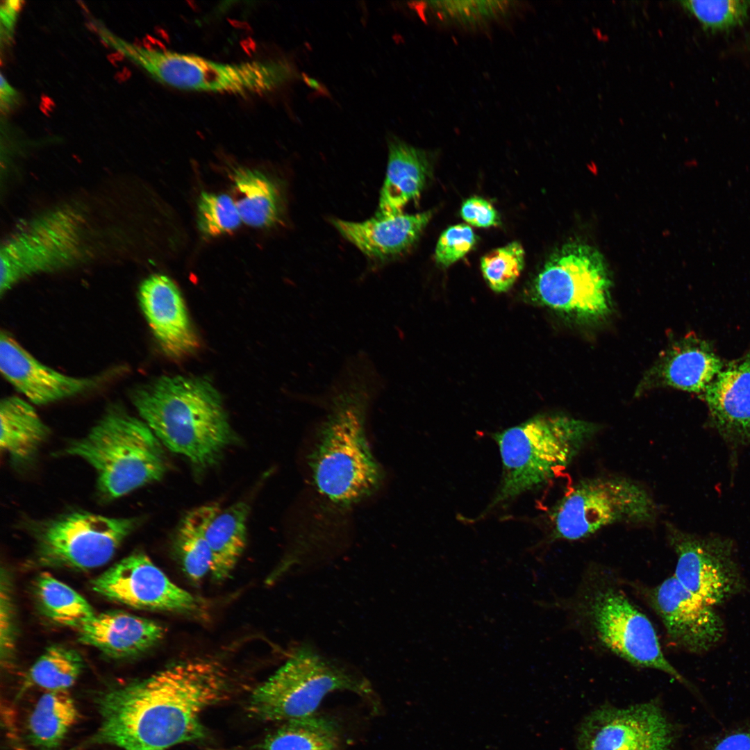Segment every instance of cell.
<instances>
[{
  "label": "cell",
  "instance_id": "obj_9",
  "mask_svg": "<svg viewBox=\"0 0 750 750\" xmlns=\"http://www.w3.org/2000/svg\"><path fill=\"white\" fill-rule=\"evenodd\" d=\"M651 494L633 480L617 476L583 479L551 514L552 539L578 540L617 524H647L657 517Z\"/></svg>",
  "mask_w": 750,
  "mask_h": 750
},
{
  "label": "cell",
  "instance_id": "obj_6",
  "mask_svg": "<svg viewBox=\"0 0 750 750\" xmlns=\"http://www.w3.org/2000/svg\"><path fill=\"white\" fill-rule=\"evenodd\" d=\"M97 32L108 46L137 65L157 81L183 90L263 94L295 77L284 59L217 62L194 54L147 49L116 35L103 26Z\"/></svg>",
  "mask_w": 750,
  "mask_h": 750
},
{
  "label": "cell",
  "instance_id": "obj_4",
  "mask_svg": "<svg viewBox=\"0 0 750 750\" xmlns=\"http://www.w3.org/2000/svg\"><path fill=\"white\" fill-rule=\"evenodd\" d=\"M63 451L93 468L97 493L105 501L160 480L167 467L163 445L151 429L119 406L110 407Z\"/></svg>",
  "mask_w": 750,
  "mask_h": 750
},
{
  "label": "cell",
  "instance_id": "obj_22",
  "mask_svg": "<svg viewBox=\"0 0 750 750\" xmlns=\"http://www.w3.org/2000/svg\"><path fill=\"white\" fill-rule=\"evenodd\" d=\"M165 633L159 623L122 610L96 615L78 628V639L115 658L140 655L160 642Z\"/></svg>",
  "mask_w": 750,
  "mask_h": 750
},
{
  "label": "cell",
  "instance_id": "obj_29",
  "mask_svg": "<svg viewBox=\"0 0 750 750\" xmlns=\"http://www.w3.org/2000/svg\"><path fill=\"white\" fill-rule=\"evenodd\" d=\"M35 594L44 614L59 625L79 628L96 615L83 596L49 573L37 577Z\"/></svg>",
  "mask_w": 750,
  "mask_h": 750
},
{
  "label": "cell",
  "instance_id": "obj_1",
  "mask_svg": "<svg viewBox=\"0 0 750 750\" xmlns=\"http://www.w3.org/2000/svg\"><path fill=\"white\" fill-rule=\"evenodd\" d=\"M228 689V675L217 661L174 663L103 694L94 739L122 750H167L199 740L206 733L203 712L223 700Z\"/></svg>",
  "mask_w": 750,
  "mask_h": 750
},
{
  "label": "cell",
  "instance_id": "obj_15",
  "mask_svg": "<svg viewBox=\"0 0 750 750\" xmlns=\"http://www.w3.org/2000/svg\"><path fill=\"white\" fill-rule=\"evenodd\" d=\"M93 591L129 607L150 610L188 612L197 599L174 583L147 555L135 551L91 581Z\"/></svg>",
  "mask_w": 750,
  "mask_h": 750
},
{
  "label": "cell",
  "instance_id": "obj_18",
  "mask_svg": "<svg viewBox=\"0 0 750 750\" xmlns=\"http://www.w3.org/2000/svg\"><path fill=\"white\" fill-rule=\"evenodd\" d=\"M724 365L708 341L689 333L661 353L638 390L665 386L701 396Z\"/></svg>",
  "mask_w": 750,
  "mask_h": 750
},
{
  "label": "cell",
  "instance_id": "obj_24",
  "mask_svg": "<svg viewBox=\"0 0 750 750\" xmlns=\"http://www.w3.org/2000/svg\"><path fill=\"white\" fill-rule=\"evenodd\" d=\"M0 422L1 450L17 465L33 461L49 435L35 408L18 397L1 400Z\"/></svg>",
  "mask_w": 750,
  "mask_h": 750
},
{
  "label": "cell",
  "instance_id": "obj_10",
  "mask_svg": "<svg viewBox=\"0 0 750 750\" xmlns=\"http://www.w3.org/2000/svg\"><path fill=\"white\" fill-rule=\"evenodd\" d=\"M611 280L603 256L592 246L571 243L544 264L533 281V300L575 320L591 322L611 311Z\"/></svg>",
  "mask_w": 750,
  "mask_h": 750
},
{
  "label": "cell",
  "instance_id": "obj_2",
  "mask_svg": "<svg viewBox=\"0 0 750 750\" xmlns=\"http://www.w3.org/2000/svg\"><path fill=\"white\" fill-rule=\"evenodd\" d=\"M385 381L365 351L349 356L331 382L312 400L325 410L310 466L317 492L332 503L349 507L373 494L383 471L367 438L369 411Z\"/></svg>",
  "mask_w": 750,
  "mask_h": 750
},
{
  "label": "cell",
  "instance_id": "obj_3",
  "mask_svg": "<svg viewBox=\"0 0 750 750\" xmlns=\"http://www.w3.org/2000/svg\"><path fill=\"white\" fill-rule=\"evenodd\" d=\"M132 401L162 444L198 468L215 464L235 440L219 394L204 378L162 376L135 389Z\"/></svg>",
  "mask_w": 750,
  "mask_h": 750
},
{
  "label": "cell",
  "instance_id": "obj_11",
  "mask_svg": "<svg viewBox=\"0 0 750 750\" xmlns=\"http://www.w3.org/2000/svg\"><path fill=\"white\" fill-rule=\"evenodd\" d=\"M138 517L72 511L30 526L40 563L88 570L104 565L138 527Z\"/></svg>",
  "mask_w": 750,
  "mask_h": 750
},
{
  "label": "cell",
  "instance_id": "obj_27",
  "mask_svg": "<svg viewBox=\"0 0 750 750\" xmlns=\"http://www.w3.org/2000/svg\"><path fill=\"white\" fill-rule=\"evenodd\" d=\"M220 509L217 503L194 508L183 516L176 529L174 550L183 572L194 583L210 572L212 556L206 531Z\"/></svg>",
  "mask_w": 750,
  "mask_h": 750
},
{
  "label": "cell",
  "instance_id": "obj_38",
  "mask_svg": "<svg viewBox=\"0 0 750 750\" xmlns=\"http://www.w3.org/2000/svg\"><path fill=\"white\" fill-rule=\"evenodd\" d=\"M460 215L469 224L480 228L496 226L499 224V216L487 200L479 197H472L462 204Z\"/></svg>",
  "mask_w": 750,
  "mask_h": 750
},
{
  "label": "cell",
  "instance_id": "obj_31",
  "mask_svg": "<svg viewBox=\"0 0 750 750\" xmlns=\"http://www.w3.org/2000/svg\"><path fill=\"white\" fill-rule=\"evenodd\" d=\"M83 667V660L75 650L60 645L49 647L30 669L29 675L37 685L47 690H67Z\"/></svg>",
  "mask_w": 750,
  "mask_h": 750
},
{
  "label": "cell",
  "instance_id": "obj_21",
  "mask_svg": "<svg viewBox=\"0 0 750 750\" xmlns=\"http://www.w3.org/2000/svg\"><path fill=\"white\" fill-rule=\"evenodd\" d=\"M428 210L416 214L374 217L362 222L334 219L338 232L377 262L394 260L410 250L432 217Z\"/></svg>",
  "mask_w": 750,
  "mask_h": 750
},
{
  "label": "cell",
  "instance_id": "obj_17",
  "mask_svg": "<svg viewBox=\"0 0 750 750\" xmlns=\"http://www.w3.org/2000/svg\"><path fill=\"white\" fill-rule=\"evenodd\" d=\"M139 301L153 335L168 356L180 358L199 347L182 294L169 276L155 274L144 279Z\"/></svg>",
  "mask_w": 750,
  "mask_h": 750
},
{
  "label": "cell",
  "instance_id": "obj_42",
  "mask_svg": "<svg viewBox=\"0 0 750 750\" xmlns=\"http://www.w3.org/2000/svg\"><path fill=\"white\" fill-rule=\"evenodd\" d=\"M302 78L307 85L313 89L314 90L321 94H327V90L324 85L318 81L308 76L307 74H303Z\"/></svg>",
  "mask_w": 750,
  "mask_h": 750
},
{
  "label": "cell",
  "instance_id": "obj_30",
  "mask_svg": "<svg viewBox=\"0 0 750 750\" xmlns=\"http://www.w3.org/2000/svg\"><path fill=\"white\" fill-rule=\"evenodd\" d=\"M335 724L315 715L285 722L265 739L263 750H340Z\"/></svg>",
  "mask_w": 750,
  "mask_h": 750
},
{
  "label": "cell",
  "instance_id": "obj_13",
  "mask_svg": "<svg viewBox=\"0 0 750 750\" xmlns=\"http://www.w3.org/2000/svg\"><path fill=\"white\" fill-rule=\"evenodd\" d=\"M667 539L676 556L674 576L708 604H722L746 589L731 539L699 536L673 525L667 526Z\"/></svg>",
  "mask_w": 750,
  "mask_h": 750
},
{
  "label": "cell",
  "instance_id": "obj_7",
  "mask_svg": "<svg viewBox=\"0 0 750 750\" xmlns=\"http://www.w3.org/2000/svg\"><path fill=\"white\" fill-rule=\"evenodd\" d=\"M578 600L577 612L601 646L633 665L661 671L694 690L665 658L651 622L617 583L593 577Z\"/></svg>",
  "mask_w": 750,
  "mask_h": 750
},
{
  "label": "cell",
  "instance_id": "obj_19",
  "mask_svg": "<svg viewBox=\"0 0 750 750\" xmlns=\"http://www.w3.org/2000/svg\"><path fill=\"white\" fill-rule=\"evenodd\" d=\"M700 397L724 440L735 446L750 444V349L725 364Z\"/></svg>",
  "mask_w": 750,
  "mask_h": 750
},
{
  "label": "cell",
  "instance_id": "obj_32",
  "mask_svg": "<svg viewBox=\"0 0 750 750\" xmlns=\"http://www.w3.org/2000/svg\"><path fill=\"white\" fill-rule=\"evenodd\" d=\"M681 6L710 32L728 31L744 24L750 11V0L681 1Z\"/></svg>",
  "mask_w": 750,
  "mask_h": 750
},
{
  "label": "cell",
  "instance_id": "obj_26",
  "mask_svg": "<svg viewBox=\"0 0 750 750\" xmlns=\"http://www.w3.org/2000/svg\"><path fill=\"white\" fill-rule=\"evenodd\" d=\"M234 200L242 221L253 227L276 224L282 214V199L275 183L262 173L244 167L234 170Z\"/></svg>",
  "mask_w": 750,
  "mask_h": 750
},
{
  "label": "cell",
  "instance_id": "obj_14",
  "mask_svg": "<svg viewBox=\"0 0 750 750\" xmlns=\"http://www.w3.org/2000/svg\"><path fill=\"white\" fill-rule=\"evenodd\" d=\"M675 730L655 701L603 706L585 717L578 750H674Z\"/></svg>",
  "mask_w": 750,
  "mask_h": 750
},
{
  "label": "cell",
  "instance_id": "obj_16",
  "mask_svg": "<svg viewBox=\"0 0 750 750\" xmlns=\"http://www.w3.org/2000/svg\"><path fill=\"white\" fill-rule=\"evenodd\" d=\"M643 591L674 644L701 654L722 640L724 624L713 606L688 590L674 576Z\"/></svg>",
  "mask_w": 750,
  "mask_h": 750
},
{
  "label": "cell",
  "instance_id": "obj_23",
  "mask_svg": "<svg viewBox=\"0 0 750 750\" xmlns=\"http://www.w3.org/2000/svg\"><path fill=\"white\" fill-rule=\"evenodd\" d=\"M388 160L385 178L380 192L376 217L403 213L406 205L419 199L430 173L426 152L390 134L387 139Z\"/></svg>",
  "mask_w": 750,
  "mask_h": 750
},
{
  "label": "cell",
  "instance_id": "obj_33",
  "mask_svg": "<svg viewBox=\"0 0 750 750\" xmlns=\"http://www.w3.org/2000/svg\"><path fill=\"white\" fill-rule=\"evenodd\" d=\"M524 257V250L518 242H512L483 256L481 269L489 287L497 292L508 290L522 273Z\"/></svg>",
  "mask_w": 750,
  "mask_h": 750
},
{
  "label": "cell",
  "instance_id": "obj_36",
  "mask_svg": "<svg viewBox=\"0 0 750 750\" xmlns=\"http://www.w3.org/2000/svg\"><path fill=\"white\" fill-rule=\"evenodd\" d=\"M503 1H433L431 6L448 18L461 22H476L490 18L503 11Z\"/></svg>",
  "mask_w": 750,
  "mask_h": 750
},
{
  "label": "cell",
  "instance_id": "obj_12",
  "mask_svg": "<svg viewBox=\"0 0 750 750\" xmlns=\"http://www.w3.org/2000/svg\"><path fill=\"white\" fill-rule=\"evenodd\" d=\"M83 220L69 208L33 218L1 245L0 293L29 276L76 262L83 252Z\"/></svg>",
  "mask_w": 750,
  "mask_h": 750
},
{
  "label": "cell",
  "instance_id": "obj_39",
  "mask_svg": "<svg viewBox=\"0 0 750 750\" xmlns=\"http://www.w3.org/2000/svg\"><path fill=\"white\" fill-rule=\"evenodd\" d=\"M710 750H750V727L723 735L713 743Z\"/></svg>",
  "mask_w": 750,
  "mask_h": 750
},
{
  "label": "cell",
  "instance_id": "obj_34",
  "mask_svg": "<svg viewBox=\"0 0 750 750\" xmlns=\"http://www.w3.org/2000/svg\"><path fill=\"white\" fill-rule=\"evenodd\" d=\"M242 222L235 202L230 196L201 193L197 202V224L202 233L217 236L235 230Z\"/></svg>",
  "mask_w": 750,
  "mask_h": 750
},
{
  "label": "cell",
  "instance_id": "obj_40",
  "mask_svg": "<svg viewBox=\"0 0 750 750\" xmlns=\"http://www.w3.org/2000/svg\"><path fill=\"white\" fill-rule=\"evenodd\" d=\"M21 1H5L1 6V20L2 28H4L7 37L10 33L15 24L17 14L22 7Z\"/></svg>",
  "mask_w": 750,
  "mask_h": 750
},
{
  "label": "cell",
  "instance_id": "obj_25",
  "mask_svg": "<svg viewBox=\"0 0 750 750\" xmlns=\"http://www.w3.org/2000/svg\"><path fill=\"white\" fill-rule=\"evenodd\" d=\"M249 514V504L238 501L220 509L206 528V537L212 556L210 573L216 581L230 576L244 551Z\"/></svg>",
  "mask_w": 750,
  "mask_h": 750
},
{
  "label": "cell",
  "instance_id": "obj_41",
  "mask_svg": "<svg viewBox=\"0 0 750 750\" xmlns=\"http://www.w3.org/2000/svg\"><path fill=\"white\" fill-rule=\"evenodd\" d=\"M18 96L17 90L1 74L0 101L1 110L8 111L11 109L17 103Z\"/></svg>",
  "mask_w": 750,
  "mask_h": 750
},
{
  "label": "cell",
  "instance_id": "obj_35",
  "mask_svg": "<svg viewBox=\"0 0 750 750\" xmlns=\"http://www.w3.org/2000/svg\"><path fill=\"white\" fill-rule=\"evenodd\" d=\"M476 240L472 228L460 224L447 228L440 236L435 251L436 262L449 267L465 256Z\"/></svg>",
  "mask_w": 750,
  "mask_h": 750
},
{
  "label": "cell",
  "instance_id": "obj_28",
  "mask_svg": "<svg viewBox=\"0 0 750 750\" xmlns=\"http://www.w3.org/2000/svg\"><path fill=\"white\" fill-rule=\"evenodd\" d=\"M78 717L77 706L67 690L48 691L39 699L30 716V737L40 747L54 749Z\"/></svg>",
  "mask_w": 750,
  "mask_h": 750
},
{
  "label": "cell",
  "instance_id": "obj_5",
  "mask_svg": "<svg viewBox=\"0 0 750 750\" xmlns=\"http://www.w3.org/2000/svg\"><path fill=\"white\" fill-rule=\"evenodd\" d=\"M594 423L562 415L533 417L495 433L503 473L488 509L546 483L597 433Z\"/></svg>",
  "mask_w": 750,
  "mask_h": 750
},
{
  "label": "cell",
  "instance_id": "obj_8",
  "mask_svg": "<svg viewBox=\"0 0 750 750\" xmlns=\"http://www.w3.org/2000/svg\"><path fill=\"white\" fill-rule=\"evenodd\" d=\"M348 690L367 695L368 683L311 647L299 648L253 692L249 710L257 719L287 722L315 715L328 694Z\"/></svg>",
  "mask_w": 750,
  "mask_h": 750
},
{
  "label": "cell",
  "instance_id": "obj_20",
  "mask_svg": "<svg viewBox=\"0 0 750 750\" xmlns=\"http://www.w3.org/2000/svg\"><path fill=\"white\" fill-rule=\"evenodd\" d=\"M0 369L17 390L38 405L74 396L95 384L94 379L69 376L42 364L6 332L0 337Z\"/></svg>",
  "mask_w": 750,
  "mask_h": 750
},
{
  "label": "cell",
  "instance_id": "obj_37",
  "mask_svg": "<svg viewBox=\"0 0 750 750\" xmlns=\"http://www.w3.org/2000/svg\"><path fill=\"white\" fill-rule=\"evenodd\" d=\"M0 639L1 661L10 658L14 647L15 628L10 583L4 572L1 578Z\"/></svg>",
  "mask_w": 750,
  "mask_h": 750
}]
</instances>
